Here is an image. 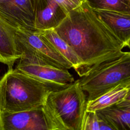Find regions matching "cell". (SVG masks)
<instances>
[{
    "instance_id": "6da1fadb",
    "label": "cell",
    "mask_w": 130,
    "mask_h": 130,
    "mask_svg": "<svg viewBox=\"0 0 130 130\" xmlns=\"http://www.w3.org/2000/svg\"><path fill=\"white\" fill-rule=\"evenodd\" d=\"M54 29L81 59L84 75L117 56L125 47L86 1L70 11Z\"/></svg>"
},
{
    "instance_id": "7a4b0ae2",
    "label": "cell",
    "mask_w": 130,
    "mask_h": 130,
    "mask_svg": "<svg viewBox=\"0 0 130 130\" xmlns=\"http://www.w3.org/2000/svg\"><path fill=\"white\" fill-rule=\"evenodd\" d=\"M60 89L9 68L0 79V111L16 112L43 106L50 92Z\"/></svg>"
},
{
    "instance_id": "3957f363",
    "label": "cell",
    "mask_w": 130,
    "mask_h": 130,
    "mask_svg": "<svg viewBox=\"0 0 130 130\" xmlns=\"http://www.w3.org/2000/svg\"><path fill=\"white\" fill-rule=\"evenodd\" d=\"M86 97L78 80L49 92L43 105L53 130H81Z\"/></svg>"
},
{
    "instance_id": "277c9868",
    "label": "cell",
    "mask_w": 130,
    "mask_h": 130,
    "mask_svg": "<svg viewBox=\"0 0 130 130\" xmlns=\"http://www.w3.org/2000/svg\"><path fill=\"white\" fill-rule=\"evenodd\" d=\"M87 93V101L93 100L119 85L130 84V51H122L104 61L78 79Z\"/></svg>"
},
{
    "instance_id": "5b68a950",
    "label": "cell",
    "mask_w": 130,
    "mask_h": 130,
    "mask_svg": "<svg viewBox=\"0 0 130 130\" xmlns=\"http://www.w3.org/2000/svg\"><path fill=\"white\" fill-rule=\"evenodd\" d=\"M16 41L22 62L51 66L69 69L72 64L42 36L38 30L18 28Z\"/></svg>"
},
{
    "instance_id": "8992f818",
    "label": "cell",
    "mask_w": 130,
    "mask_h": 130,
    "mask_svg": "<svg viewBox=\"0 0 130 130\" xmlns=\"http://www.w3.org/2000/svg\"><path fill=\"white\" fill-rule=\"evenodd\" d=\"M0 130H53L44 107L8 112L0 111Z\"/></svg>"
},
{
    "instance_id": "52a82bcc",
    "label": "cell",
    "mask_w": 130,
    "mask_h": 130,
    "mask_svg": "<svg viewBox=\"0 0 130 130\" xmlns=\"http://www.w3.org/2000/svg\"><path fill=\"white\" fill-rule=\"evenodd\" d=\"M39 0H4L0 2V15L16 28L37 30L35 19Z\"/></svg>"
},
{
    "instance_id": "ba28073f",
    "label": "cell",
    "mask_w": 130,
    "mask_h": 130,
    "mask_svg": "<svg viewBox=\"0 0 130 130\" xmlns=\"http://www.w3.org/2000/svg\"><path fill=\"white\" fill-rule=\"evenodd\" d=\"M15 69L53 86L64 88L74 82L68 69L18 61Z\"/></svg>"
},
{
    "instance_id": "9c48e42d",
    "label": "cell",
    "mask_w": 130,
    "mask_h": 130,
    "mask_svg": "<svg viewBox=\"0 0 130 130\" xmlns=\"http://www.w3.org/2000/svg\"><path fill=\"white\" fill-rule=\"evenodd\" d=\"M67 14L55 0H39L35 14V28L37 30L54 29Z\"/></svg>"
},
{
    "instance_id": "30bf717a",
    "label": "cell",
    "mask_w": 130,
    "mask_h": 130,
    "mask_svg": "<svg viewBox=\"0 0 130 130\" xmlns=\"http://www.w3.org/2000/svg\"><path fill=\"white\" fill-rule=\"evenodd\" d=\"M17 28L0 15V62L13 68L21 54L16 41Z\"/></svg>"
},
{
    "instance_id": "8fae6325",
    "label": "cell",
    "mask_w": 130,
    "mask_h": 130,
    "mask_svg": "<svg viewBox=\"0 0 130 130\" xmlns=\"http://www.w3.org/2000/svg\"><path fill=\"white\" fill-rule=\"evenodd\" d=\"M99 17L124 44L130 39V13L94 10Z\"/></svg>"
},
{
    "instance_id": "7c38bea8",
    "label": "cell",
    "mask_w": 130,
    "mask_h": 130,
    "mask_svg": "<svg viewBox=\"0 0 130 130\" xmlns=\"http://www.w3.org/2000/svg\"><path fill=\"white\" fill-rule=\"evenodd\" d=\"M38 31L62 56L72 64L73 68L80 77L84 75L83 63L81 59L71 46L58 35L54 29Z\"/></svg>"
},
{
    "instance_id": "4fadbf2b",
    "label": "cell",
    "mask_w": 130,
    "mask_h": 130,
    "mask_svg": "<svg viewBox=\"0 0 130 130\" xmlns=\"http://www.w3.org/2000/svg\"><path fill=\"white\" fill-rule=\"evenodd\" d=\"M96 113L113 130H130V104H114Z\"/></svg>"
},
{
    "instance_id": "5bb4252c",
    "label": "cell",
    "mask_w": 130,
    "mask_h": 130,
    "mask_svg": "<svg viewBox=\"0 0 130 130\" xmlns=\"http://www.w3.org/2000/svg\"><path fill=\"white\" fill-rule=\"evenodd\" d=\"M127 85L118 86L93 100L87 101L85 110L96 112L117 103L126 95Z\"/></svg>"
},
{
    "instance_id": "9a60e30c",
    "label": "cell",
    "mask_w": 130,
    "mask_h": 130,
    "mask_svg": "<svg viewBox=\"0 0 130 130\" xmlns=\"http://www.w3.org/2000/svg\"><path fill=\"white\" fill-rule=\"evenodd\" d=\"M94 10L130 13L128 0H85Z\"/></svg>"
},
{
    "instance_id": "2e32d148",
    "label": "cell",
    "mask_w": 130,
    "mask_h": 130,
    "mask_svg": "<svg viewBox=\"0 0 130 130\" xmlns=\"http://www.w3.org/2000/svg\"><path fill=\"white\" fill-rule=\"evenodd\" d=\"M113 130L112 128L102 119L96 112L85 110L83 116L81 130Z\"/></svg>"
},
{
    "instance_id": "e0dca14e",
    "label": "cell",
    "mask_w": 130,
    "mask_h": 130,
    "mask_svg": "<svg viewBox=\"0 0 130 130\" xmlns=\"http://www.w3.org/2000/svg\"><path fill=\"white\" fill-rule=\"evenodd\" d=\"M68 13L70 11L79 6L85 0H55Z\"/></svg>"
},
{
    "instance_id": "ac0fdd59",
    "label": "cell",
    "mask_w": 130,
    "mask_h": 130,
    "mask_svg": "<svg viewBox=\"0 0 130 130\" xmlns=\"http://www.w3.org/2000/svg\"><path fill=\"white\" fill-rule=\"evenodd\" d=\"M118 105H123L130 104V84L127 85V91L124 98L117 103L115 104Z\"/></svg>"
},
{
    "instance_id": "d6986e66",
    "label": "cell",
    "mask_w": 130,
    "mask_h": 130,
    "mask_svg": "<svg viewBox=\"0 0 130 130\" xmlns=\"http://www.w3.org/2000/svg\"><path fill=\"white\" fill-rule=\"evenodd\" d=\"M126 46L128 47L129 48V50H130V39H129V40L126 42V44H125V47H126Z\"/></svg>"
},
{
    "instance_id": "ffe728a7",
    "label": "cell",
    "mask_w": 130,
    "mask_h": 130,
    "mask_svg": "<svg viewBox=\"0 0 130 130\" xmlns=\"http://www.w3.org/2000/svg\"><path fill=\"white\" fill-rule=\"evenodd\" d=\"M128 4H129V7L130 9V0H128Z\"/></svg>"
},
{
    "instance_id": "44dd1931",
    "label": "cell",
    "mask_w": 130,
    "mask_h": 130,
    "mask_svg": "<svg viewBox=\"0 0 130 130\" xmlns=\"http://www.w3.org/2000/svg\"><path fill=\"white\" fill-rule=\"evenodd\" d=\"M4 1V0H0V2H1V1Z\"/></svg>"
}]
</instances>
